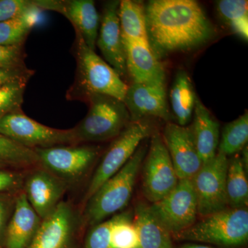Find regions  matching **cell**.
<instances>
[{
	"instance_id": "obj_2",
	"label": "cell",
	"mask_w": 248,
	"mask_h": 248,
	"mask_svg": "<svg viewBox=\"0 0 248 248\" xmlns=\"http://www.w3.org/2000/svg\"><path fill=\"white\" fill-rule=\"evenodd\" d=\"M73 47L76 76L74 83L67 91L66 99L87 102L93 94H102L124 102L128 85L105 60L86 45L76 31Z\"/></svg>"
},
{
	"instance_id": "obj_35",
	"label": "cell",
	"mask_w": 248,
	"mask_h": 248,
	"mask_svg": "<svg viewBox=\"0 0 248 248\" xmlns=\"http://www.w3.org/2000/svg\"><path fill=\"white\" fill-rule=\"evenodd\" d=\"M17 193L0 194V248H4L5 233L14 211Z\"/></svg>"
},
{
	"instance_id": "obj_15",
	"label": "cell",
	"mask_w": 248,
	"mask_h": 248,
	"mask_svg": "<svg viewBox=\"0 0 248 248\" xmlns=\"http://www.w3.org/2000/svg\"><path fill=\"white\" fill-rule=\"evenodd\" d=\"M162 138L179 180L192 179L203 163L197 153L190 127L169 122L165 126Z\"/></svg>"
},
{
	"instance_id": "obj_10",
	"label": "cell",
	"mask_w": 248,
	"mask_h": 248,
	"mask_svg": "<svg viewBox=\"0 0 248 248\" xmlns=\"http://www.w3.org/2000/svg\"><path fill=\"white\" fill-rule=\"evenodd\" d=\"M228 156L217 152L213 159L202 165L192 178L200 217L229 208L226 192Z\"/></svg>"
},
{
	"instance_id": "obj_11",
	"label": "cell",
	"mask_w": 248,
	"mask_h": 248,
	"mask_svg": "<svg viewBox=\"0 0 248 248\" xmlns=\"http://www.w3.org/2000/svg\"><path fill=\"white\" fill-rule=\"evenodd\" d=\"M155 218L172 236L193 225L198 215L192 179L179 180L172 192L149 205Z\"/></svg>"
},
{
	"instance_id": "obj_18",
	"label": "cell",
	"mask_w": 248,
	"mask_h": 248,
	"mask_svg": "<svg viewBox=\"0 0 248 248\" xmlns=\"http://www.w3.org/2000/svg\"><path fill=\"white\" fill-rule=\"evenodd\" d=\"M128 76L133 83L165 85L166 73L149 44L123 40Z\"/></svg>"
},
{
	"instance_id": "obj_38",
	"label": "cell",
	"mask_w": 248,
	"mask_h": 248,
	"mask_svg": "<svg viewBox=\"0 0 248 248\" xmlns=\"http://www.w3.org/2000/svg\"><path fill=\"white\" fill-rule=\"evenodd\" d=\"M5 166H6V164H4V163L1 162V161H0V169H4Z\"/></svg>"
},
{
	"instance_id": "obj_3",
	"label": "cell",
	"mask_w": 248,
	"mask_h": 248,
	"mask_svg": "<svg viewBox=\"0 0 248 248\" xmlns=\"http://www.w3.org/2000/svg\"><path fill=\"white\" fill-rule=\"evenodd\" d=\"M146 153V146H139L124 167L104 183L83 205L81 210L85 228L105 221L128 205Z\"/></svg>"
},
{
	"instance_id": "obj_27",
	"label": "cell",
	"mask_w": 248,
	"mask_h": 248,
	"mask_svg": "<svg viewBox=\"0 0 248 248\" xmlns=\"http://www.w3.org/2000/svg\"><path fill=\"white\" fill-rule=\"evenodd\" d=\"M248 113L246 111L236 120L230 122L222 130L218 152L226 156L238 154L247 144Z\"/></svg>"
},
{
	"instance_id": "obj_25",
	"label": "cell",
	"mask_w": 248,
	"mask_h": 248,
	"mask_svg": "<svg viewBox=\"0 0 248 248\" xmlns=\"http://www.w3.org/2000/svg\"><path fill=\"white\" fill-rule=\"evenodd\" d=\"M226 192L231 208H247L248 182L246 170L239 154L228 160Z\"/></svg>"
},
{
	"instance_id": "obj_12",
	"label": "cell",
	"mask_w": 248,
	"mask_h": 248,
	"mask_svg": "<svg viewBox=\"0 0 248 248\" xmlns=\"http://www.w3.org/2000/svg\"><path fill=\"white\" fill-rule=\"evenodd\" d=\"M143 169V194L152 203L166 197L179 182L169 151L158 132L152 135Z\"/></svg>"
},
{
	"instance_id": "obj_13",
	"label": "cell",
	"mask_w": 248,
	"mask_h": 248,
	"mask_svg": "<svg viewBox=\"0 0 248 248\" xmlns=\"http://www.w3.org/2000/svg\"><path fill=\"white\" fill-rule=\"evenodd\" d=\"M68 188L66 182L40 166L25 171L23 192L42 220L56 210Z\"/></svg>"
},
{
	"instance_id": "obj_14",
	"label": "cell",
	"mask_w": 248,
	"mask_h": 248,
	"mask_svg": "<svg viewBox=\"0 0 248 248\" xmlns=\"http://www.w3.org/2000/svg\"><path fill=\"white\" fill-rule=\"evenodd\" d=\"M120 3V1H108L104 4L96 46L104 60L123 79L128 76V73L118 16Z\"/></svg>"
},
{
	"instance_id": "obj_28",
	"label": "cell",
	"mask_w": 248,
	"mask_h": 248,
	"mask_svg": "<svg viewBox=\"0 0 248 248\" xmlns=\"http://www.w3.org/2000/svg\"><path fill=\"white\" fill-rule=\"evenodd\" d=\"M248 1L221 0L217 1L218 14L231 30L244 40L248 38Z\"/></svg>"
},
{
	"instance_id": "obj_7",
	"label": "cell",
	"mask_w": 248,
	"mask_h": 248,
	"mask_svg": "<svg viewBox=\"0 0 248 248\" xmlns=\"http://www.w3.org/2000/svg\"><path fill=\"white\" fill-rule=\"evenodd\" d=\"M39 166L56 176L68 186L78 184L89 174L101 154L102 148L93 145L76 144L34 149Z\"/></svg>"
},
{
	"instance_id": "obj_22",
	"label": "cell",
	"mask_w": 248,
	"mask_h": 248,
	"mask_svg": "<svg viewBox=\"0 0 248 248\" xmlns=\"http://www.w3.org/2000/svg\"><path fill=\"white\" fill-rule=\"evenodd\" d=\"M170 98L178 125L186 126L192 120L197 97L190 77L185 71H179L176 75Z\"/></svg>"
},
{
	"instance_id": "obj_19",
	"label": "cell",
	"mask_w": 248,
	"mask_h": 248,
	"mask_svg": "<svg viewBox=\"0 0 248 248\" xmlns=\"http://www.w3.org/2000/svg\"><path fill=\"white\" fill-rule=\"evenodd\" d=\"M42 221L23 191L18 192L5 233L4 248H29Z\"/></svg>"
},
{
	"instance_id": "obj_20",
	"label": "cell",
	"mask_w": 248,
	"mask_h": 248,
	"mask_svg": "<svg viewBox=\"0 0 248 248\" xmlns=\"http://www.w3.org/2000/svg\"><path fill=\"white\" fill-rule=\"evenodd\" d=\"M191 125L192 138L202 163L215 157L219 143V124L198 98L196 99Z\"/></svg>"
},
{
	"instance_id": "obj_9",
	"label": "cell",
	"mask_w": 248,
	"mask_h": 248,
	"mask_svg": "<svg viewBox=\"0 0 248 248\" xmlns=\"http://www.w3.org/2000/svg\"><path fill=\"white\" fill-rule=\"evenodd\" d=\"M0 134L31 149L78 144L73 128H50L28 117L21 110L0 120Z\"/></svg>"
},
{
	"instance_id": "obj_4",
	"label": "cell",
	"mask_w": 248,
	"mask_h": 248,
	"mask_svg": "<svg viewBox=\"0 0 248 248\" xmlns=\"http://www.w3.org/2000/svg\"><path fill=\"white\" fill-rule=\"evenodd\" d=\"M180 241H197L225 248L247 244L248 208H227L202 217L200 221L172 235Z\"/></svg>"
},
{
	"instance_id": "obj_37",
	"label": "cell",
	"mask_w": 248,
	"mask_h": 248,
	"mask_svg": "<svg viewBox=\"0 0 248 248\" xmlns=\"http://www.w3.org/2000/svg\"><path fill=\"white\" fill-rule=\"evenodd\" d=\"M179 248H214L210 247V246H203V245L194 244H187L183 245Z\"/></svg>"
},
{
	"instance_id": "obj_24",
	"label": "cell",
	"mask_w": 248,
	"mask_h": 248,
	"mask_svg": "<svg viewBox=\"0 0 248 248\" xmlns=\"http://www.w3.org/2000/svg\"><path fill=\"white\" fill-rule=\"evenodd\" d=\"M42 11L35 4L22 16L0 22V45L23 46L32 28L38 22Z\"/></svg>"
},
{
	"instance_id": "obj_23",
	"label": "cell",
	"mask_w": 248,
	"mask_h": 248,
	"mask_svg": "<svg viewBox=\"0 0 248 248\" xmlns=\"http://www.w3.org/2000/svg\"><path fill=\"white\" fill-rule=\"evenodd\" d=\"M119 19L123 40L148 43L145 4L133 0L120 1Z\"/></svg>"
},
{
	"instance_id": "obj_33",
	"label": "cell",
	"mask_w": 248,
	"mask_h": 248,
	"mask_svg": "<svg viewBox=\"0 0 248 248\" xmlns=\"http://www.w3.org/2000/svg\"><path fill=\"white\" fill-rule=\"evenodd\" d=\"M35 6L29 0H0V22L19 17Z\"/></svg>"
},
{
	"instance_id": "obj_34",
	"label": "cell",
	"mask_w": 248,
	"mask_h": 248,
	"mask_svg": "<svg viewBox=\"0 0 248 248\" xmlns=\"http://www.w3.org/2000/svg\"><path fill=\"white\" fill-rule=\"evenodd\" d=\"M25 171L0 169V194H15L22 191Z\"/></svg>"
},
{
	"instance_id": "obj_32",
	"label": "cell",
	"mask_w": 248,
	"mask_h": 248,
	"mask_svg": "<svg viewBox=\"0 0 248 248\" xmlns=\"http://www.w3.org/2000/svg\"><path fill=\"white\" fill-rule=\"evenodd\" d=\"M26 53L23 46L0 45V68L22 69L27 68Z\"/></svg>"
},
{
	"instance_id": "obj_17",
	"label": "cell",
	"mask_w": 248,
	"mask_h": 248,
	"mask_svg": "<svg viewBox=\"0 0 248 248\" xmlns=\"http://www.w3.org/2000/svg\"><path fill=\"white\" fill-rule=\"evenodd\" d=\"M131 122L146 117H157L165 121L171 118L167 102L166 85L132 83L124 100Z\"/></svg>"
},
{
	"instance_id": "obj_31",
	"label": "cell",
	"mask_w": 248,
	"mask_h": 248,
	"mask_svg": "<svg viewBox=\"0 0 248 248\" xmlns=\"http://www.w3.org/2000/svg\"><path fill=\"white\" fill-rule=\"evenodd\" d=\"M113 222L114 216L90 227L84 236L81 248H110V231Z\"/></svg>"
},
{
	"instance_id": "obj_8",
	"label": "cell",
	"mask_w": 248,
	"mask_h": 248,
	"mask_svg": "<svg viewBox=\"0 0 248 248\" xmlns=\"http://www.w3.org/2000/svg\"><path fill=\"white\" fill-rule=\"evenodd\" d=\"M84 230L81 209L62 201L42 220L29 248H81Z\"/></svg>"
},
{
	"instance_id": "obj_1",
	"label": "cell",
	"mask_w": 248,
	"mask_h": 248,
	"mask_svg": "<svg viewBox=\"0 0 248 248\" xmlns=\"http://www.w3.org/2000/svg\"><path fill=\"white\" fill-rule=\"evenodd\" d=\"M145 13L148 42L157 58L198 48L216 34L203 8L194 0H152L145 5Z\"/></svg>"
},
{
	"instance_id": "obj_30",
	"label": "cell",
	"mask_w": 248,
	"mask_h": 248,
	"mask_svg": "<svg viewBox=\"0 0 248 248\" xmlns=\"http://www.w3.org/2000/svg\"><path fill=\"white\" fill-rule=\"evenodd\" d=\"M28 82L29 81H14L0 88V120L22 109Z\"/></svg>"
},
{
	"instance_id": "obj_6",
	"label": "cell",
	"mask_w": 248,
	"mask_h": 248,
	"mask_svg": "<svg viewBox=\"0 0 248 248\" xmlns=\"http://www.w3.org/2000/svg\"><path fill=\"white\" fill-rule=\"evenodd\" d=\"M153 133V125L146 121L141 120L131 122L114 139L93 173L83 199L82 205L104 183L124 167L141 141L152 136Z\"/></svg>"
},
{
	"instance_id": "obj_29",
	"label": "cell",
	"mask_w": 248,
	"mask_h": 248,
	"mask_svg": "<svg viewBox=\"0 0 248 248\" xmlns=\"http://www.w3.org/2000/svg\"><path fill=\"white\" fill-rule=\"evenodd\" d=\"M133 219L131 211L114 215L110 231V248H139L138 232Z\"/></svg>"
},
{
	"instance_id": "obj_16",
	"label": "cell",
	"mask_w": 248,
	"mask_h": 248,
	"mask_svg": "<svg viewBox=\"0 0 248 248\" xmlns=\"http://www.w3.org/2000/svg\"><path fill=\"white\" fill-rule=\"evenodd\" d=\"M44 10L56 11L65 16L72 23L75 31L79 32L86 45L95 50L100 25V18L92 0H65V1H34Z\"/></svg>"
},
{
	"instance_id": "obj_21",
	"label": "cell",
	"mask_w": 248,
	"mask_h": 248,
	"mask_svg": "<svg viewBox=\"0 0 248 248\" xmlns=\"http://www.w3.org/2000/svg\"><path fill=\"white\" fill-rule=\"evenodd\" d=\"M133 221L138 232L139 248H173L172 236L152 215L148 204H137Z\"/></svg>"
},
{
	"instance_id": "obj_36",
	"label": "cell",
	"mask_w": 248,
	"mask_h": 248,
	"mask_svg": "<svg viewBox=\"0 0 248 248\" xmlns=\"http://www.w3.org/2000/svg\"><path fill=\"white\" fill-rule=\"evenodd\" d=\"M35 71L29 68L22 69H4L0 68V88L4 85L17 81H29Z\"/></svg>"
},
{
	"instance_id": "obj_26",
	"label": "cell",
	"mask_w": 248,
	"mask_h": 248,
	"mask_svg": "<svg viewBox=\"0 0 248 248\" xmlns=\"http://www.w3.org/2000/svg\"><path fill=\"white\" fill-rule=\"evenodd\" d=\"M0 161L6 166L27 170L39 166L34 150L22 146L0 134Z\"/></svg>"
},
{
	"instance_id": "obj_5",
	"label": "cell",
	"mask_w": 248,
	"mask_h": 248,
	"mask_svg": "<svg viewBox=\"0 0 248 248\" xmlns=\"http://www.w3.org/2000/svg\"><path fill=\"white\" fill-rule=\"evenodd\" d=\"M87 103V115L73 128L78 144L114 140L131 123L125 104L119 99L93 94Z\"/></svg>"
}]
</instances>
